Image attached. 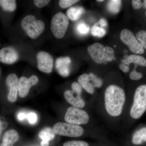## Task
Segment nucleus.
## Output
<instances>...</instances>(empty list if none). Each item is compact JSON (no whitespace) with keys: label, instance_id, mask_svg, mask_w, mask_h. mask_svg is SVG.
Here are the masks:
<instances>
[{"label":"nucleus","instance_id":"obj_12","mask_svg":"<svg viewBox=\"0 0 146 146\" xmlns=\"http://www.w3.org/2000/svg\"><path fill=\"white\" fill-rule=\"evenodd\" d=\"M18 52L12 47H5L0 50V62L6 64H12L18 60Z\"/></svg>","mask_w":146,"mask_h":146},{"label":"nucleus","instance_id":"obj_42","mask_svg":"<svg viewBox=\"0 0 146 146\" xmlns=\"http://www.w3.org/2000/svg\"><path fill=\"white\" fill-rule=\"evenodd\" d=\"M145 15H146V12H145Z\"/></svg>","mask_w":146,"mask_h":146},{"label":"nucleus","instance_id":"obj_28","mask_svg":"<svg viewBox=\"0 0 146 146\" xmlns=\"http://www.w3.org/2000/svg\"><path fill=\"white\" fill-rule=\"evenodd\" d=\"M79 1L78 0H60L59 2V5L61 8H67Z\"/></svg>","mask_w":146,"mask_h":146},{"label":"nucleus","instance_id":"obj_29","mask_svg":"<svg viewBox=\"0 0 146 146\" xmlns=\"http://www.w3.org/2000/svg\"><path fill=\"white\" fill-rule=\"evenodd\" d=\"M137 65H135V68L130 73L129 78L133 80H141L143 78V74L141 72H137L136 68Z\"/></svg>","mask_w":146,"mask_h":146},{"label":"nucleus","instance_id":"obj_39","mask_svg":"<svg viewBox=\"0 0 146 146\" xmlns=\"http://www.w3.org/2000/svg\"><path fill=\"white\" fill-rule=\"evenodd\" d=\"M143 7L144 9H146V0L144 1L143 3Z\"/></svg>","mask_w":146,"mask_h":146},{"label":"nucleus","instance_id":"obj_7","mask_svg":"<svg viewBox=\"0 0 146 146\" xmlns=\"http://www.w3.org/2000/svg\"><path fill=\"white\" fill-rule=\"evenodd\" d=\"M66 122L76 125L86 124L89 122V116L88 113L80 108L70 107L67 109L65 115Z\"/></svg>","mask_w":146,"mask_h":146},{"label":"nucleus","instance_id":"obj_26","mask_svg":"<svg viewBox=\"0 0 146 146\" xmlns=\"http://www.w3.org/2000/svg\"><path fill=\"white\" fill-rule=\"evenodd\" d=\"M89 75L90 80L93 83L95 88H100L101 87L103 84V81L101 79L98 77L94 73H90Z\"/></svg>","mask_w":146,"mask_h":146},{"label":"nucleus","instance_id":"obj_16","mask_svg":"<svg viewBox=\"0 0 146 146\" xmlns=\"http://www.w3.org/2000/svg\"><path fill=\"white\" fill-rule=\"evenodd\" d=\"M78 83L84 90L90 94L94 93V89L93 83L91 82L89 74H84L80 76L78 78Z\"/></svg>","mask_w":146,"mask_h":146},{"label":"nucleus","instance_id":"obj_3","mask_svg":"<svg viewBox=\"0 0 146 146\" xmlns=\"http://www.w3.org/2000/svg\"><path fill=\"white\" fill-rule=\"evenodd\" d=\"M146 112V85L143 84L137 87L135 91L130 115L133 119H137Z\"/></svg>","mask_w":146,"mask_h":146},{"label":"nucleus","instance_id":"obj_35","mask_svg":"<svg viewBox=\"0 0 146 146\" xmlns=\"http://www.w3.org/2000/svg\"><path fill=\"white\" fill-rule=\"evenodd\" d=\"M27 114L24 112H21L18 113L17 117L18 119L20 121H23L27 119Z\"/></svg>","mask_w":146,"mask_h":146},{"label":"nucleus","instance_id":"obj_20","mask_svg":"<svg viewBox=\"0 0 146 146\" xmlns=\"http://www.w3.org/2000/svg\"><path fill=\"white\" fill-rule=\"evenodd\" d=\"M146 142V127L141 128L133 134L132 139V143L140 145Z\"/></svg>","mask_w":146,"mask_h":146},{"label":"nucleus","instance_id":"obj_25","mask_svg":"<svg viewBox=\"0 0 146 146\" xmlns=\"http://www.w3.org/2000/svg\"><path fill=\"white\" fill-rule=\"evenodd\" d=\"M136 37L144 49H146V31L141 30L136 34Z\"/></svg>","mask_w":146,"mask_h":146},{"label":"nucleus","instance_id":"obj_40","mask_svg":"<svg viewBox=\"0 0 146 146\" xmlns=\"http://www.w3.org/2000/svg\"><path fill=\"white\" fill-rule=\"evenodd\" d=\"M97 1L98 2H103V1H104V0H100V1H99V0H98V1Z\"/></svg>","mask_w":146,"mask_h":146},{"label":"nucleus","instance_id":"obj_19","mask_svg":"<svg viewBox=\"0 0 146 146\" xmlns=\"http://www.w3.org/2000/svg\"><path fill=\"white\" fill-rule=\"evenodd\" d=\"M122 63L129 66L131 63L143 67H146V59L143 56L136 54H131L128 56L125 60H122Z\"/></svg>","mask_w":146,"mask_h":146},{"label":"nucleus","instance_id":"obj_33","mask_svg":"<svg viewBox=\"0 0 146 146\" xmlns=\"http://www.w3.org/2000/svg\"><path fill=\"white\" fill-rule=\"evenodd\" d=\"M131 5L133 9H140L143 7V3L140 0H132L131 1Z\"/></svg>","mask_w":146,"mask_h":146},{"label":"nucleus","instance_id":"obj_11","mask_svg":"<svg viewBox=\"0 0 146 146\" xmlns=\"http://www.w3.org/2000/svg\"><path fill=\"white\" fill-rule=\"evenodd\" d=\"M6 84L9 89L7 100L8 101L13 103L16 101L18 96L19 80L15 74H10L7 77Z\"/></svg>","mask_w":146,"mask_h":146},{"label":"nucleus","instance_id":"obj_6","mask_svg":"<svg viewBox=\"0 0 146 146\" xmlns=\"http://www.w3.org/2000/svg\"><path fill=\"white\" fill-rule=\"evenodd\" d=\"M53 129L57 135L72 138L80 137L84 133V129L80 126L68 123H56Z\"/></svg>","mask_w":146,"mask_h":146},{"label":"nucleus","instance_id":"obj_1","mask_svg":"<svg viewBox=\"0 0 146 146\" xmlns=\"http://www.w3.org/2000/svg\"><path fill=\"white\" fill-rule=\"evenodd\" d=\"M125 92L122 88L112 84L108 86L104 94L105 107L108 115L112 117L120 116L125 101Z\"/></svg>","mask_w":146,"mask_h":146},{"label":"nucleus","instance_id":"obj_21","mask_svg":"<svg viewBox=\"0 0 146 146\" xmlns=\"http://www.w3.org/2000/svg\"><path fill=\"white\" fill-rule=\"evenodd\" d=\"M0 6L3 10L13 12L16 9L17 4L15 0H0Z\"/></svg>","mask_w":146,"mask_h":146},{"label":"nucleus","instance_id":"obj_8","mask_svg":"<svg viewBox=\"0 0 146 146\" xmlns=\"http://www.w3.org/2000/svg\"><path fill=\"white\" fill-rule=\"evenodd\" d=\"M120 39L132 52L137 54H143L145 52V50L140 42L129 30H123L120 33Z\"/></svg>","mask_w":146,"mask_h":146},{"label":"nucleus","instance_id":"obj_14","mask_svg":"<svg viewBox=\"0 0 146 146\" xmlns=\"http://www.w3.org/2000/svg\"><path fill=\"white\" fill-rule=\"evenodd\" d=\"M71 60L70 57H61L58 58L56 61L55 66L59 74L63 77L68 76L70 74V65Z\"/></svg>","mask_w":146,"mask_h":146},{"label":"nucleus","instance_id":"obj_4","mask_svg":"<svg viewBox=\"0 0 146 146\" xmlns=\"http://www.w3.org/2000/svg\"><path fill=\"white\" fill-rule=\"evenodd\" d=\"M21 27L32 39H36L45 29V24L41 20H37L33 15L27 16L23 19Z\"/></svg>","mask_w":146,"mask_h":146},{"label":"nucleus","instance_id":"obj_17","mask_svg":"<svg viewBox=\"0 0 146 146\" xmlns=\"http://www.w3.org/2000/svg\"><path fill=\"white\" fill-rule=\"evenodd\" d=\"M85 11V9L82 7H73L68 9L66 14L68 18L71 21H76L80 18Z\"/></svg>","mask_w":146,"mask_h":146},{"label":"nucleus","instance_id":"obj_5","mask_svg":"<svg viewBox=\"0 0 146 146\" xmlns=\"http://www.w3.org/2000/svg\"><path fill=\"white\" fill-rule=\"evenodd\" d=\"M69 24L68 17L62 12H58L52 17L51 30L56 38L61 39L65 36Z\"/></svg>","mask_w":146,"mask_h":146},{"label":"nucleus","instance_id":"obj_30","mask_svg":"<svg viewBox=\"0 0 146 146\" xmlns=\"http://www.w3.org/2000/svg\"><path fill=\"white\" fill-rule=\"evenodd\" d=\"M27 119L31 124H34L37 121V116L35 112H31L27 114Z\"/></svg>","mask_w":146,"mask_h":146},{"label":"nucleus","instance_id":"obj_31","mask_svg":"<svg viewBox=\"0 0 146 146\" xmlns=\"http://www.w3.org/2000/svg\"><path fill=\"white\" fill-rule=\"evenodd\" d=\"M72 89L74 92L81 95L82 91V87L80 84L77 82H73L72 84Z\"/></svg>","mask_w":146,"mask_h":146},{"label":"nucleus","instance_id":"obj_38","mask_svg":"<svg viewBox=\"0 0 146 146\" xmlns=\"http://www.w3.org/2000/svg\"><path fill=\"white\" fill-rule=\"evenodd\" d=\"M0 146H13L12 145H8V144H7L4 143H2L0 145Z\"/></svg>","mask_w":146,"mask_h":146},{"label":"nucleus","instance_id":"obj_9","mask_svg":"<svg viewBox=\"0 0 146 146\" xmlns=\"http://www.w3.org/2000/svg\"><path fill=\"white\" fill-rule=\"evenodd\" d=\"M37 68L41 72L50 73L53 67V58L48 53L44 51L39 52L36 55Z\"/></svg>","mask_w":146,"mask_h":146},{"label":"nucleus","instance_id":"obj_23","mask_svg":"<svg viewBox=\"0 0 146 146\" xmlns=\"http://www.w3.org/2000/svg\"><path fill=\"white\" fill-rule=\"evenodd\" d=\"M91 33L93 36L102 37L106 34V31L104 28L100 26L98 22L96 23L91 27Z\"/></svg>","mask_w":146,"mask_h":146},{"label":"nucleus","instance_id":"obj_18","mask_svg":"<svg viewBox=\"0 0 146 146\" xmlns=\"http://www.w3.org/2000/svg\"><path fill=\"white\" fill-rule=\"evenodd\" d=\"M19 138V134L16 130L13 129H9L4 134L2 143L13 145L18 141Z\"/></svg>","mask_w":146,"mask_h":146},{"label":"nucleus","instance_id":"obj_22","mask_svg":"<svg viewBox=\"0 0 146 146\" xmlns=\"http://www.w3.org/2000/svg\"><path fill=\"white\" fill-rule=\"evenodd\" d=\"M122 1L120 0H110L107 3V8L111 13H117L120 11Z\"/></svg>","mask_w":146,"mask_h":146},{"label":"nucleus","instance_id":"obj_41","mask_svg":"<svg viewBox=\"0 0 146 146\" xmlns=\"http://www.w3.org/2000/svg\"><path fill=\"white\" fill-rule=\"evenodd\" d=\"M114 47H115V48H116V45H115V46H114Z\"/></svg>","mask_w":146,"mask_h":146},{"label":"nucleus","instance_id":"obj_32","mask_svg":"<svg viewBox=\"0 0 146 146\" xmlns=\"http://www.w3.org/2000/svg\"><path fill=\"white\" fill-rule=\"evenodd\" d=\"M48 0H35V5L38 8H42L47 5L50 3Z\"/></svg>","mask_w":146,"mask_h":146},{"label":"nucleus","instance_id":"obj_37","mask_svg":"<svg viewBox=\"0 0 146 146\" xmlns=\"http://www.w3.org/2000/svg\"><path fill=\"white\" fill-rule=\"evenodd\" d=\"M4 125L3 124L2 121L0 120V136H1V133L3 129H4Z\"/></svg>","mask_w":146,"mask_h":146},{"label":"nucleus","instance_id":"obj_34","mask_svg":"<svg viewBox=\"0 0 146 146\" xmlns=\"http://www.w3.org/2000/svg\"><path fill=\"white\" fill-rule=\"evenodd\" d=\"M119 68L124 73H127L129 70V66L123 63H122L120 64Z\"/></svg>","mask_w":146,"mask_h":146},{"label":"nucleus","instance_id":"obj_15","mask_svg":"<svg viewBox=\"0 0 146 146\" xmlns=\"http://www.w3.org/2000/svg\"><path fill=\"white\" fill-rule=\"evenodd\" d=\"M39 138L42 140L41 143L42 146H48L49 142L54 138L55 136L53 128L50 127H46L43 129L39 133Z\"/></svg>","mask_w":146,"mask_h":146},{"label":"nucleus","instance_id":"obj_27","mask_svg":"<svg viewBox=\"0 0 146 146\" xmlns=\"http://www.w3.org/2000/svg\"><path fill=\"white\" fill-rule=\"evenodd\" d=\"M63 146H89V145L85 141H71L65 142Z\"/></svg>","mask_w":146,"mask_h":146},{"label":"nucleus","instance_id":"obj_24","mask_svg":"<svg viewBox=\"0 0 146 146\" xmlns=\"http://www.w3.org/2000/svg\"><path fill=\"white\" fill-rule=\"evenodd\" d=\"M76 31L80 35H85L89 33L90 27L83 22H80L77 24L76 27Z\"/></svg>","mask_w":146,"mask_h":146},{"label":"nucleus","instance_id":"obj_10","mask_svg":"<svg viewBox=\"0 0 146 146\" xmlns=\"http://www.w3.org/2000/svg\"><path fill=\"white\" fill-rule=\"evenodd\" d=\"M39 82V79L35 75H33L28 78L26 77H21L19 80L18 93L21 98H25L27 96L32 86L36 85Z\"/></svg>","mask_w":146,"mask_h":146},{"label":"nucleus","instance_id":"obj_2","mask_svg":"<svg viewBox=\"0 0 146 146\" xmlns=\"http://www.w3.org/2000/svg\"><path fill=\"white\" fill-rule=\"evenodd\" d=\"M87 51L93 60L98 64L110 62L115 60V51L112 48L104 46L102 44L94 43L88 46Z\"/></svg>","mask_w":146,"mask_h":146},{"label":"nucleus","instance_id":"obj_36","mask_svg":"<svg viewBox=\"0 0 146 146\" xmlns=\"http://www.w3.org/2000/svg\"><path fill=\"white\" fill-rule=\"evenodd\" d=\"M98 22L100 25L102 27L104 28L107 27L108 25L107 22L104 18H101L99 21H98Z\"/></svg>","mask_w":146,"mask_h":146},{"label":"nucleus","instance_id":"obj_13","mask_svg":"<svg viewBox=\"0 0 146 146\" xmlns=\"http://www.w3.org/2000/svg\"><path fill=\"white\" fill-rule=\"evenodd\" d=\"M64 96L67 102L73 107L82 108L85 106V102L81 98V95H79L72 90H66L64 92Z\"/></svg>","mask_w":146,"mask_h":146}]
</instances>
